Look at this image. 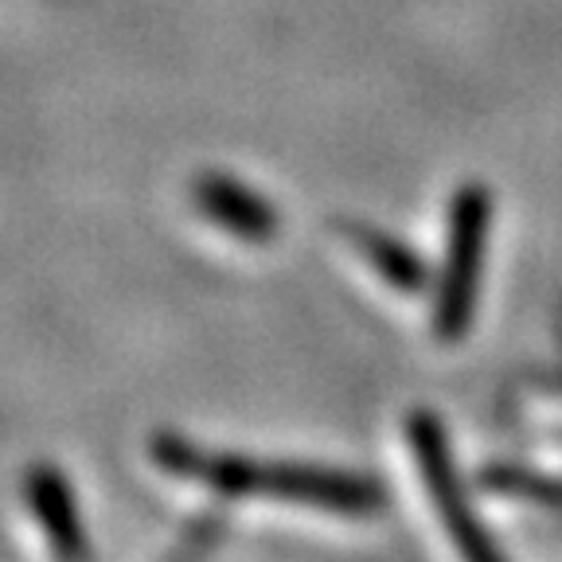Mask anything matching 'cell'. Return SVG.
Returning a JSON list of instances; mask_svg holds the SVG:
<instances>
[{
  "instance_id": "obj_2",
  "label": "cell",
  "mask_w": 562,
  "mask_h": 562,
  "mask_svg": "<svg viewBox=\"0 0 562 562\" xmlns=\"http://www.w3.org/2000/svg\"><path fill=\"white\" fill-rule=\"evenodd\" d=\"M411 446H414V457H418L426 492H430V508H434V516L441 519V527H446L457 559L461 562H501L496 551H492V543L484 539V531L476 527V519L465 512V504L457 501V484H453V473H449V457H446V446H441V430L430 418L411 422Z\"/></svg>"
},
{
  "instance_id": "obj_1",
  "label": "cell",
  "mask_w": 562,
  "mask_h": 562,
  "mask_svg": "<svg viewBox=\"0 0 562 562\" xmlns=\"http://www.w3.org/2000/svg\"><path fill=\"white\" fill-rule=\"evenodd\" d=\"M153 457L168 473L195 481L223 496H258L273 504H301V508L336 512V516H371L379 508V492L360 476L340 473H313V469H266L235 457H211L192 446L157 441Z\"/></svg>"
},
{
  "instance_id": "obj_3",
  "label": "cell",
  "mask_w": 562,
  "mask_h": 562,
  "mask_svg": "<svg viewBox=\"0 0 562 562\" xmlns=\"http://www.w3.org/2000/svg\"><path fill=\"white\" fill-rule=\"evenodd\" d=\"M484 200L481 192H465L453 211V238H449V270L441 281L438 301V328L446 340L461 336L469 325V308H473L476 273H481V246H484Z\"/></svg>"
},
{
  "instance_id": "obj_4",
  "label": "cell",
  "mask_w": 562,
  "mask_h": 562,
  "mask_svg": "<svg viewBox=\"0 0 562 562\" xmlns=\"http://www.w3.org/2000/svg\"><path fill=\"white\" fill-rule=\"evenodd\" d=\"M200 200L211 220L238 238H266L273 231V215L266 211V203L250 192H238V184L231 180H207Z\"/></svg>"
},
{
  "instance_id": "obj_5",
  "label": "cell",
  "mask_w": 562,
  "mask_h": 562,
  "mask_svg": "<svg viewBox=\"0 0 562 562\" xmlns=\"http://www.w3.org/2000/svg\"><path fill=\"white\" fill-rule=\"evenodd\" d=\"M356 255L368 258V262L375 266L391 285H398V290H414V285H418V266H414L398 246H386L383 238L363 235L360 231V235H356Z\"/></svg>"
}]
</instances>
